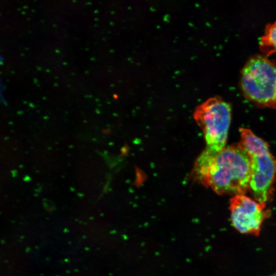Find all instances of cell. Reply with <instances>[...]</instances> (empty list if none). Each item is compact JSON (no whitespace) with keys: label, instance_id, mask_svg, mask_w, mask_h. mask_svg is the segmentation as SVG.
<instances>
[{"label":"cell","instance_id":"cell-6","mask_svg":"<svg viewBox=\"0 0 276 276\" xmlns=\"http://www.w3.org/2000/svg\"><path fill=\"white\" fill-rule=\"evenodd\" d=\"M260 50L266 56L276 53V21L266 25L259 43Z\"/></svg>","mask_w":276,"mask_h":276},{"label":"cell","instance_id":"cell-2","mask_svg":"<svg viewBox=\"0 0 276 276\" xmlns=\"http://www.w3.org/2000/svg\"><path fill=\"white\" fill-rule=\"evenodd\" d=\"M240 142L250 159L249 191L253 199L266 203L272 197L276 179V159L267 143L247 128H240Z\"/></svg>","mask_w":276,"mask_h":276},{"label":"cell","instance_id":"cell-4","mask_svg":"<svg viewBox=\"0 0 276 276\" xmlns=\"http://www.w3.org/2000/svg\"><path fill=\"white\" fill-rule=\"evenodd\" d=\"M231 118V105L219 96L210 98L195 108L194 118L203 132L205 149L218 152L226 147Z\"/></svg>","mask_w":276,"mask_h":276},{"label":"cell","instance_id":"cell-3","mask_svg":"<svg viewBox=\"0 0 276 276\" xmlns=\"http://www.w3.org/2000/svg\"><path fill=\"white\" fill-rule=\"evenodd\" d=\"M240 86L244 97L256 106L276 109V60L252 56L241 70Z\"/></svg>","mask_w":276,"mask_h":276},{"label":"cell","instance_id":"cell-1","mask_svg":"<svg viewBox=\"0 0 276 276\" xmlns=\"http://www.w3.org/2000/svg\"><path fill=\"white\" fill-rule=\"evenodd\" d=\"M193 179L219 195H245L249 189L248 154L240 142L218 152L204 150L196 160Z\"/></svg>","mask_w":276,"mask_h":276},{"label":"cell","instance_id":"cell-5","mask_svg":"<svg viewBox=\"0 0 276 276\" xmlns=\"http://www.w3.org/2000/svg\"><path fill=\"white\" fill-rule=\"evenodd\" d=\"M231 222L243 234L258 236L269 212L266 203H260L245 195L233 196L230 199Z\"/></svg>","mask_w":276,"mask_h":276}]
</instances>
